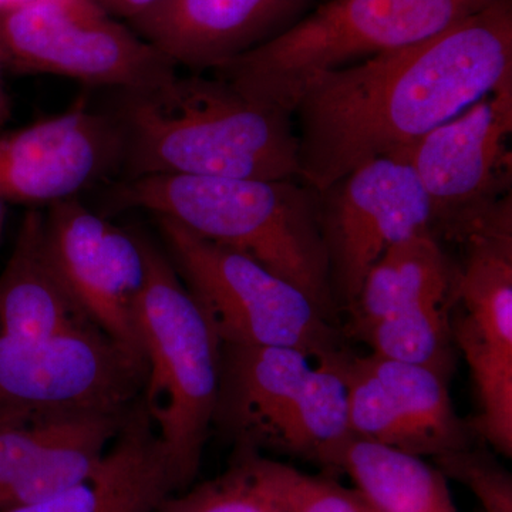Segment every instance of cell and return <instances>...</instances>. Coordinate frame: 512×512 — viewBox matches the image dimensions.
I'll use <instances>...</instances> for the list:
<instances>
[{
  "instance_id": "obj_19",
  "label": "cell",
  "mask_w": 512,
  "mask_h": 512,
  "mask_svg": "<svg viewBox=\"0 0 512 512\" xmlns=\"http://www.w3.org/2000/svg\"><path fill=\"white\" fill-rule=\"evenodd\" d=\"M99 329L57 272L46 245L45 214L30 210L0 272V336L49 338Z\"/></svg>"
},
{
  "instance_id": "obj_14",
  "label": "cell",
  "mask_w": 512,
  "mask_h": 512,
  "mask_svg": "<svg viewBox=\"0 0 512 512\" xmlns=\"http://www.w3.org/2000/svg\"><path fill=\"white\" fill-rule=\"evenodd\" d=\"M123 157L116 114L79 103L0 136V198L8 204L52 207L120 171Z\"/></svg>"
},
{
  "instance_id": "obj_7",
  "label": "cell",
  "mask_w": 512,
  "mask_h": 512,
  "mask_svg": "<svg viewBox=\"0 0 512 512\" xmlns=\"http://www.w3.org/2000/svg\"><path fill=\"white\" fill-rule=\"evenodd\" d=\"M156 221L165 254L222 345L293 348L315 362L346 350L333 318L301 289L242 252Z\"/></svg>"
},
{
  "instance_id": "obj_13",
  "label": "cell",
  "mask_w": 512,
  "mask_h": 512,
  "mask_svg": "<svg viewBox=\"0 0 512 512\" xmlns=\"http://www.w3.org/2000/svg\"><path fill=\"white\" fill-rule=\"evenodd\" d=\"M46 245L80 308L107 336L144 356L136 306L146 279L137 232L117 227L73 198L49 207Z\"/></svg>"
},
{
  "instance_id": "obj_6",
  "label": "cell",
  "mask_w": 512,
  "mask_h": 512,
  "mask_svg": "<svg viewBox=\"0 0 512 512\" xmlns=\"http://www.w3.org/2000/svg\"><path fill=\"white\" fill-rule=\"evenodd\" d=\"M348 350L315 362L282 346L222 345L212 424L235 448L322 464L349 437Z\"/></svg>"
},
{
  "instance_id": "obj_29",
  "label": "cell",
  "mask_w": 512,
  "mask_h": 512,
  "mask_svg": "<svg viewBox=\"0 0 512 512\" xmlns=\"http://www.w3.org/2000/svg\"><path fill=\"white\" fill-rule=\"evenodd\" d=\"M23 2H28V0H0V10L19 5V3Z\"/></svg>"
},
{
  "instance_id": "obj_25",
  "label": "cell",
  "mask_w": 512,
  "mask_h": 512,
  "mask_svg": "<svg viewBox=\"0 0 512 512\" xmlns=\"http://www.w3.org/2000/svg\"><path fill=\"white\" fill-rule=\"evenodd\" d=\"M288 495L291 512H376L355 488L325 476H309L293 467Z\"/></svg>"
},
{
  "instance_id": "obj_20",
  "label": "cell",
  "mask_w": 512,
  "mask_h": 512,
  "mask_svg": "<svg viewBox=\"0 0 512 512\" xmlns=\"http://www.w3.org/2000/svg\"><path fill=\"white\" fill-rule=\"evenodd\" d=\"M457 266L451 264L431 232L414 235L390 248L366 275L352 313L357 338L392 313L424 303L453 301Z\"/></svg>"
},
{
  "instance_id": "obj_24",
  "label": "cell",
  "mask_w": 512,
  "mask_h": 512,
  "mask_svg": "<svg viewBox=\"0 0 512 512\" xmlns=\"http://www.w3.org/2000/svg\"><path fill=\"white\" fill-rule=\"evenodd\" d=\"M447 480L466 485L484 512H512L511 474L490 453L468 446L434 457Z\"/></svg>"
},
{
  "instance_id": "obj_28",
  "label": "cell",
  "mask_w": 512,
  "mask_h": 512,
  "mask_svg": "<svg viewBox=\"0 0 512 512\" xmlns=\"http://www.w3.org/2000/svg\"><path fill=\"white\" fill-rule=\"evenodd\" d=\"M8 202L0 198V241L3 238V232H5L6 217H8Z\"/></svg>"
},
{
  "instance_id": "obj_9",
  "label": "cell",
  "mask_w": 512,
  "mask_h": 512,
  "mask_svg": "<svg viewBox=\"0 0 512 512\" xmlns=\"http://www.w3.org/2000/svg\"><path fill=\"white\" fill-rule=\"evenodd\" d=\"M0 64L121 93L154 89L178 74L96 0H28L0 10Z\"/></svg>"
},
{
  "instance_id": "obj_12",
  "label": "cell",
  "mask_w": 512,
  "mask_h": 512,
  "mask_svg": "<svg viewBox=\"0 0 512 512\" xmlns=\"http://www.w3.org/2000/svg\"><path fill=\"white\" fill-rule=\"evenodd\" d=\"M320 228L336 306L349 309L366 275L394 245L431 232V208L406 161L382 156L319 192Z\"/></svg>"
},
{
  "instance_id": "obj_21",
  "label": "cell",
  "mask_w": 512,
  "mask_h": 512,
  "mask_svg": "<svg viewBox=\"0 0 512 512\" xmlns=\"http://www.w3.org/2000/svg\"><path fill=\"white\" fill-rule=\"evenodd\" d=\"M322 466L346 474L376 512H457L447 477L423 457L352 436Z\"/></svg>"
},
{
  "instance_id": "obj_17",
  "label": "cell",
  "mask_w": 512,
  "mask_h": 512,
  "mask_svg": "<svg viewBox=\"0 0 512 512\" xmlns=\"http://www.w3.org/2000/svg\"><path fill=\"white\" fill-rule=\"evenodd\" d=\"M128 413L0 430V512L39 503L87 480Z\"/></svg>"
},
{
  "instance_id": "obj_11",
  "label": "cell",
  "mask_w": 512,
  "mask_h": 512,
  "mask_svg": "<svg viewBox=\"0 0 512 512\" xmlns=\"http://www.w3.org/2000/svg\"><path fill=\"white\" fill-rule=\"evenodd\" d=\"M512 84L471 104L426 136L389 154L419 177L431 208V234L460 242L511 201Z\"/></svg>"
},
{
  "instance_id": "obj_18",
  "label": "cell",
  "mask_w": 512,
  "mask_h": 512,
  "mask_svg": "<svg viewBox=\"0 0 512 512\" xmlns=\"http://www.w3.org/2000/svg\"><path fill=\"white\" fill-rule=\"evenodd\" d=\"M180 491L140 399L92 476L39 503L2 512H156L165 498Z\"/></svg>"
},
{
  "instance_id": "obj_27",
  "label": "cell",
  "mask_w": 512,
  "mask_h": 512,
  "mask_svg": "<svg viewBox=\"0 0 512 512\" xmlns=\"http://www.w3.org/2000/svg\"><path fill=\"white\" fill-rule=\"evenodd\" d=\"M10 107L9 99L6 96L5 89L2 83V64H0V126L9 119Z\"/></svg>"
},
{
  "instance_id": "obj_10",
  "label": "cell",
  "mask_w": 512,
  "mask_h": 512,
  "mask_svg": "<svg viewBox=\"0 0 512 512\" xmlns=\"http://www.w3.org/2000/svg\"><path fill=\"white\" fill-rule=\"evenodd\" d=\"M450 322L478 403L471 431L512 456V205L507 202L461 239Z\"/></svg>"
},
{
  "instance_id": "obj_15",
  "label": "cell",
  "mask_w": 512,
  "mask_h": 512,
  "mask_svg": "<svg viewBox=\"0 0 512 512\" xmlns=\"http://www.w3.org/2000/svg\"><path fill=\"white\" fill-rule=\"evenodd\" d=\"M349 429L417 457H437L471 446L470 424L457 416L450 379L375 353L345 357Z\"/></svg>"
},
{
  "instance_id": "obj_22",
  "label": "cell",
  "mask_w": 512,
  "mask_h": 512,
  "mask_svg": "<svg viewBox=\"0 0 512 512\" xmlns=\"http://www.w3.org/2000/svg\"><path fill=\"white\" fill-rule=\"evenodd\" d=\"M291 470L259 451L235 448L224 473L171 494L156 512H291Z\"/></svg>"
},
{
  "instance_id": "obj_23",
  "label": "cell",
  "mask_w": 512,
  "mask_h": 512,
  "mask_svg": "<svg viewBox=\"0 0 512 512\" xmlns=\"http://www.w3.org/2000/svg\"><path fill=\"white\" fill-rule=\"evenodd\" d=\"M451 302L424 303L376 322L362 340L386 359L427 367L451 379L457 355L451 332Z\"/></svg>"
},
{
  "instance_id": "obj_3",
  "label": "cell",
  "mask_w": 512,
  "mask_h": 512,
  "mask_svg": "<svg viewBox=\"0 0 512 512\" xmlns=\"http://www.w3.org/2000/svg\"><path fill=\"white\" fill-rule=\"evenodd\" d=\"M114 210H143L248 255L305 292L330 318L336 302L319 192L299 180L147 175L111 191Z\"/></svg>"
},
{
  "instance_id": "obj_26",
  "label": "cell",
  "mask_w": 512,
  "mask_h": 512,
  "mask_svg": "<svg viewBox=\"0 0 512 512\" xmlns=\"http://www.w3.org/2000/svg\"><path fill=\"white\" fill-rule=\"evenodd\" d=\"M96 2L114 18L131 22V20L140 18L150 10L157 8L165 0H96Z\"/></svg>"
},
{
  "instance_id": "obj_1",
  "label": "cell",
  "mask_w": 512,
  "mask_h": 512,
  "mask_svg": "<svg viewBox=\"0 0 512 512\" xmlns=\"http://www.w3.org/2000/svg\"><path fill=\"white\" fill-rule=\"evenodd\" d=\"M512 84V2L493 0L416 45L319 74L293 110L299 178L322 192Z\"/></svg>"
},
{
  "instance_id": "obj_8",
  "label": "cell",
  "mask_w": 512,
  "mask_h": 512,
  "mask_svg": "<svg viewBox=\"0 0 512 512\" xmlns=\"http://www.w3.org/2000/svg\"><path fill=\"white\" fill-rule=\"evenodd\" d=\"M147 373L146 357L100 329L0 336V430L128 413Z\"/></svg>"
},
{
  "instance_id": "obj_5",
  "label": "cell",
  "mask_w": 512,
  "mask_h": 512,
  "mask_svg": "<svg viewBox=\"0 0 512 512\" xmlns=\"http://www.w3.org/2000/svg\"><path fill=\"white\" fill-rule=\"evenodd\" d=\"M137 234L146 262L136 306L148 367L141 399L184 491L198 476L214 420L222 343L165 251Z\"/></svg>"
},
{
  "instance_id": "obj_16",
  "label": "cell",
  "mask_w": 512,
  "mask_h": 512,
  "mask_svg": "<svg viewBox=\"0 0 512 512\" xmlns=\"http://www.w3.org/2000/svg\"><path fill=\"white\" fill-rule=\"evenodd\" d=\"M312 0H165L130 28L194 73L251 52L306 15Z\"/></svg>"
},
{
  "instance_id": "obj_2",
  "label": "cell",
  "mask_w": 512,
  "mask_h": 512,
  "mask_svg": "<svg viewBox=\"0 0 512 512\" xmlns=\"http://www.w3.org/2000/svg\"><path fill=\"white\" fill-rule=\"evenodd\" d=\"M124 178L147 175L299 180L292 114L249 100L218 76H177L121 93Z\"/></svg>"
},
{
  "instance_id": "obj_4",
  "label": "cell",
  "mask_w": 512,
  "mask_h": 512,
  "mask_svg": "<svg viewBox=\"0 0 512 512\" xmlns=\"http://www.w3.org/2000/svg\"><path fill=\"white\" fill-rule=\"evenodd\" d=\"M493 0H328L251 52L212 70L249 100L292 114L319 74L416 45Z\"/></svg>"
}]
</instances>
